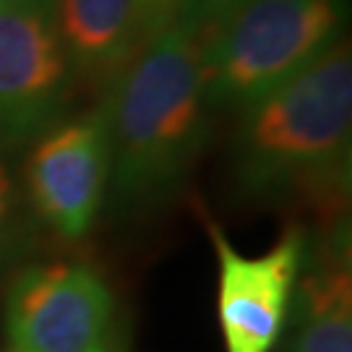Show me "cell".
<instances>
[{
  "instance_id": "8fae6325",
  "label": "cell",
  "mask_w": 352,
  "mask_h": 352,
  "mask_svg": "<svg viewBox=\"0 0 352 352\" xmlns=\"http://www.w3.org/2000/svg\"><path fill=\"white\" fill-rule=\"evenodd\" d=\"M240 0H173V16L183 26H188L196 37L206 34L217 21H222Z\"/></svg>"
},
{
  "instance_id": "9c48e42d",
  "label": "cell",
  "mask_w": 352,
  "mask_h": 352,
  "mask_svg": "<svg viewBox=\"0 0 352 352\" xmlns=\"http://www.w3.org/2000/svg\"><path fill=\"white\" fill-rule=\"evenodd\" d=\"M292 352H352V272L347 219L305 248L295 285Z\"/></svg>"
},
{
  "instance_id": "7a4b0ae2",
  "label": "cell",
  "mask_w": 352,
  "mask_h": 352,
  "mask_svg": "<svg viewBox=\"0 0 352 352\" xmlns=\"http://www.w3.org/2000/svg\"><path fill=\"white\" fill-rule=\"evenodd\" d=\"M352 52L342 39L287 84L240 110L232 177L253 204H337L347 196Z\"/></svg>"
},
{
  "instance_id": "6da1fadb",
  "label": "cell",
  "mask_w": 352,
  "mask_h": 352,
  "mask_svg": "<svg viewBox=\"0 0 352 352\" xmlns=\"http://www.w3.org/2000/svg\"><path fill=\"white\" fill-rule=\"evenodd\" d=\"M100 110L110 144L107 199L115 209L149 212L177 196L217 113L204 84L199 37L167 19L110 81Z\"/></svg>"
},
{
  "instance_id": "52a82bcc",
  "label": "cell",
  "mask_w": 352,
  "mask_h": 352,
  "mask_svg": "<svg viewBox=\"0 0 352 352\" xmlns=\"http://www.w3.org/2000/svg\"><path fill=\"white\" fill-rule=\"evenodd\" d=\"M217 253V316L227 352H272L287 324L295 285L302 272L308 235L289 225L282 240L258 256L240 253L225 230L206 219Z\"/></svg>"
},
{
  "instance_id": "30bf717a",
  "label": "cell",
  "mask_w": 352,
  "mask_h": 352,
  "mask_svg": "<svg viewBox=\"0 0 352 352\" xmlns=\"http://www.w3.org/2000/svg\"><path fill=\"white\" fill-rule=\"evenodd\" d=\"M39 219L34 217L21 177L0 154V282L16 274L37 245Z\"/></svg>"
},
{
  "instance_id": "277c9868",
  "label": "cell",
  "mask_w": 352,
  "mask_h": 352,
  "mask_svg": "<svg viewBox=\"0 0 352 352\" xmlns=\"http://www.w3.org/2000/svg\"><path fill=\"white\" fill-rule=\"evenodd\" d=\"M6 352H123L118 300L94 266L24 264L3 311Z\"/></svg>"
},
{
  "instance_id": "3957f363",
  "label": "cell",
  "mask_w": 352,
  "mask_h": 352,
  "mask_svg": "<svg viewBox=\"0 0 352 352\" xmlns=\"http://www.w3.org/2000/svg\"><path fill=\"white\" fill-rule=\"evenodd\" d=\"M347 0H240L199 37L214 110H243L344 39Z\"/></svg>"
},
{
  "instance_id": "8992f818",
  "label": "cell",
  "mask_w": 352,
  "mask_h": 352,
  "mask_svg": "<svg viewBox=\"0 0 352 352\" xmlns=\"http://www.w3.org/2000/svg\"><path fill=\"white\" fill-rule=\"evenodd\" d=\"M21 183L42 225L68 243L87 238L110 186V144L100 107L47 128L32 146Z\"/></svg>"
},
{
  "instance_id": "7c38bea8",
  "label": "cell",
  "mask_w": 352,
  "mask_h": 352,
  "mask_svg": "<svg viewBox=\"0 0 352 352\" xmlns=\"http://www.w3.org/2000/svg\"><path fill=\"white\" fill-rule=\"evenodd\" d=\"M151 8H154V16H157V21L164 24L170 16H173V0H149Z\"/></svg>"
},
{
  "instance_id": "5b68a950",
  "label": "cell",
  "mask_w": 352,
  "mask_h": 352,
  "mask_svg": "<svg viewBox=\"0 0 352 352\" xmlns=\"http://www.w3.org/2000/svg\"><path fill=\"white\" fill-rule=\"evenodd\" d=\"M71 78L52 0H0V154L58 123Z\"/></svg>"
},
{
  "instance_id": "ba28073f",
  "label": "cell",
  "mask_w": 352,
  "mask_h": 352,
  "mask_svg": "<svg viewBox=\"0 0 352 352\" xmlns=\"http://www.w3.org/2000/svg\"><path fill=\"white\" fill-rule=\"evenodd\" d=\"M52 21L74 76L104 84L162 26L149 0H52Z\"/></svg>"
}]
</instances>
